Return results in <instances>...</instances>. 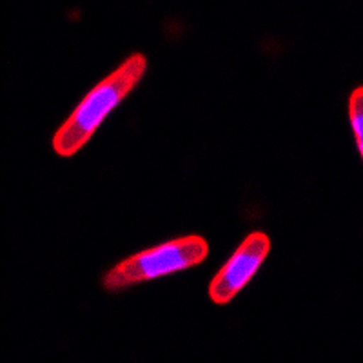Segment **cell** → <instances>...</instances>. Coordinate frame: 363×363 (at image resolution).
<instances>
[{
    "mask_svg": "<svg viewBox=\"0 0 363 363\" xmlns=\"http://www.w3.org/2000/svg\"><path fill=\"white\" fill-rule=\"evenodd\" d=\"M145 67L147 58L142 53H133L113 73L100 80L55 133V153L60 157H73L82 145H86L102 120L140 82Z\"/></svg>",
    "mask_w": 363,
    "mask_h": 363,
    "instance_id": "6da1fadb",
    "label": "cell"
},
{
    "mask_svg": "<svg viewBox=\"0 0 363 363\" xmlns=\"http://www.w3.org/2000/svg\"><path fill=\"white\" fill-rule=\"evenodd\" d=\"M207 252H209V244L206 238L199 235L169 240L160 245L136 252L116 264L104 274L102 285L106 291L115 293L140 281L186 271V269L202 264L207 258Z\"/></svg>",
    "mask_w": 363,
    "mask_h": 363,
    "instance_id": "7a4b0ae2",
    "label": "cell"
},
{
    "mask_svg": "<svg viewBox=\"0 0 363 363\" xmlns=\"http://www.w3.org/2000/svg\"><path fill=\"white\" fill-rule=\"evenodd\" d=\"M349 120H351V128L352 133H354L359 157L363 160V86H358L351 93V99H349Z\"/></svg>",
    "mask_w": 363,
    "mask_h": 363,
    "instance_id": "277c9868",
    "label": "cell"
},
{
    "mask_svg": "<svg viewBox=\"0 0 363 363\" xmlns=\"http://www.w3.org/2000/svg\"><path fill=\"white\" fill-rule=\"evenodd\" d=\"M271 240L265 233L255 231L238 245L233 256L216 272L209 284V296L216 306H225L245 285L251 281L255 272L269 255Z\"/></svg>",
    "mask_w": 363,
    "mask_h": 363,
    "instance_id": "3957f363",
    "label": "cell"
}]
</instances>
